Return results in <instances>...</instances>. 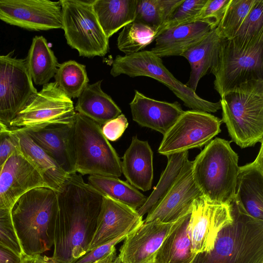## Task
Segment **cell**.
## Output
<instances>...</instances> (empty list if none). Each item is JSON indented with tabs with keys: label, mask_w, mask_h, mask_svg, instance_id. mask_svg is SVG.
<instances>
[{
	"label": "cell",
	"mask_w": 263,
	"mask_h": 263,
	"mask_svg": "<svg viewBox=\"0 0 263 263\" xmlns=\"http://www.w3.org/2000/svg\"><path fill=\"white\" fill-rule=\"evenodd\" d=\"M184 0H136L134 22L153 28L156 33Z\"/></svg>",
	"instance_id": "obj_31"
},
{
	"label": "cell",
	"mask_w": 263,
	"mask_h": 263,
	"mask_svg": "<svg viewBox=\"0 0 263 263\" xmlns=\"http://www.w3.org/2000/svg\"><path fill=\"white\" fill-rule=\"evenodd\" d=\"M0 243L17 254L24 255L11 216V210H0Z\"/></svg>",
	"instance_id": "obj_38"
},
{
	"label": "cell",
	"mask_w": 263,
	"mask_h": 263,
	"mask_svg": "<svg viewBox=\"0 0 263 263\" xmlns=\"http://www.w3.org/2000/svg\"><path fill=\"white\" fill-rule=\"evenodd\" d=\"M30 138L49 155L68 175L76 173L74 123L38 129H24Z\"/></svg>",
	"instance_id": "obj_20"
},
{
	"label": "cell",
	"mask_w": 263,
	"mask_h": 263,
	"mask_svg": "<svg viewBox=\"0 0 263 263\" xmlns=\"http://www.w3.org/2000/svg\"><path fill=\"white\" fill-rule=\"evenodd\" d=\"M62 24L67 44L80 56H104L109 39L104 33L94 11L92 1L61 0Z\"/></svg>",
	"instance_id": "obj_9"
},
{
	"label": "cell",
	"mask_w": 263,
	"mask_h": 263,
	"mask_svg": "<svg viewBox=\"0 0 263 263\" xmlns=\"http://www.w3.org/2000/svg\"><path fill=\"white\" fill-rule=\"evenodd\" d=\"M206 1L207 0H184L170 19L159 28L156 32V36L165 30L196 22L197 17Z\"/></svg>",
	"instance_id": "obj_36"
},
{
	"label": "cell",
	"mask_w": 263,
	"mask_h": 263,
	"mask_svg": "<svg viewBox=\"0 0 263 263\" xmlns=\"http://www.w3.org/2000/svg\"><path fill=\"white\" fill-rule=\"evenodd\" d=\"M233 221L231 202H214L203 195L196 199L187 226L193 252L198 254L211 251L219 232Z\"/></svg>",
	"instance_id": "obj_12"
},
{
	"label": "cell",
	"mask_w": 263,
	"mask_h": 263,
	"mask_svg": "<svg viewBox=\"0 0 263 263\" xmlns=\"http://www.w3.org/2000/svg\"><path fill=\"white\" fill-rule=\"evenodd\" d=\"M58 211L53 232L56 263H73L88 252L104 195L81 175H68L58 191Z\"/></svg>",
	"instance_id": "obj_1"
},
{
	"label": "cell",
	"mask_w": 263,
	"mask_h": 263,
	"mask_svg": "<svg viewBox=\"0 0 263 263\" xmlns=\"http://www.w3.org/2000/svg\"><path fill=\"white\" fill-rule=\"evenodd\" d=\"M212 29L208 23L196 21L165 30L155 39L151 51L160 58L181 56L188 48L203 39Z\"/></svg>",
	"instance_id": "obj_23"
},
{
	"label": "cell",
	"mask_w": 263,
	"mask_h": 263,
	"mask_svg": "<svg viewBox=\"0 0 263 263\" xmlns=\"http://www.w3.org/2000/svg\"><path fill=\"white\" fill-rule=\"evenodd\" d=\"M88 184L104 196L122 203L137 211L146 202L147 197L127 182L118 178L89 175Z\"/></svg>",
	"instance_id": "obj_30"
},
{
	"label": "cell",
	"mask_w": 263,
	"mask_h": 263,
	"mask_svg": "<svg viewBox=\"0 0 263 263\" xmlns=\"http://www.w3.org/2000/svg\"><path fill=\"white\" fill-rule=\"evenodd\" d=\"M223 40L217 27L213 28L203 39L181 55L187 59L191 68L185 85L195 92L200 80L210 73Z\"/></svg>",
	"instance_id": "obj_25"
},
{
	"label": "cell",
	"mask_w": 263,
	"mask_h": 263,
	"mask_svg": "<svg viewBox=\"0 0 263 263\" xmlns=\"http://www.w3.org/2000/svg\"><path fill=\"white\" fill-rule=\"evenodd\" d=\"M190 213L169 222L158 219L143 222L124 240L118 255L122 263H153L164 240L178 229Z\"/></svg>",
	"instance_id": "obj_14"
},
{
	"label": "cell",
	"mask_w": 263,
	"mask_h": 263,
	"mask_svg": "<svg viewBox=\"0 0 263 263\" xmlns=\"http://www.w3.org/2000/svg\"><path fill=\"white\" fill-rule=\"evenodd\" d=\"M202 195L192 176V161L187 159L173 185L149 210L143 222L175 220L190 213L194 200Z\"/></svg>",
	"instance_id": "obj_16"
},
{
	"label": "cell",
	"mask_w": 263,
	"mask_h": 263,
	"mask_svg": "<svg viewBox=\"0 0 263 263\" xmlns=\"http://www.w3.org/2000/svg\"><path fill=\"white\" fill-rule=\"evenodd\" d=\"M58 211L57 193L47 187L32 189L16 201L11 216L24 255L41 254L50 250Z\"/></svg>",
	"instance_id": "obj_2"
},
{
	"label": "cell",
	"mask_w": 263,
	"mask_h": 263,
	"mask_svg": "<svg viewBox=\"0 0 263 263\" xmlns=\"http://www.w3.org/2000/svg\"><path fill=\"white\" fill-rule=\"evenodd\" d=\"M221 119L207 112L184 111L163 135L158 152L167 156L194 148H200L221 132Z\"/></svg>",
	"instance_id": "obj_11"
},
{
	"label": "cell",
	"mask_w": 263,
	"mask_h": 263,
	"mask_svg": "<svg viewBox=\"0 0 263 263\" xmlns=\"http://www.w3.org/2000/svg\"><path fill=\"white\" fill-rule=\"evenodd\" d=\"M122 159V173L129 184L144 192L149 190L153 180V153L148 142L133 136Z\"/></svg>",
	"instance_id": "obj_22"
},
{
	"label": "cell",
	"mask_w": 263,
	"mask_h": 263,
	"mask_svg": "<svg viewBox=\"0 0 263 263\" xmlns=\"http://www.w3.org/2000/svg\"><path fill=\"white\" fill-rule=\"evenodd\" d=\"M54 78L58 87L71 99L78 98L89 82L85 65L74 60L60 64Z\"/></svg>",
	"instance_id": "obj_33"
},
{
	"label": "cell",
	"mask_w": 263,
	"mask_h": 263,
	"mask_svg": "<svg viewBox=\"0 0 263 263\" xmlns=\"http://www.w3.org/2000/svg\"><path fill=\"white\" fill-rule=\"evenodd\" d=\"M37 187H49L21 152L14 153L3 165L0 172V210H11L23 194Z\"/></svg>",
	"instance_id": "obj_17"
},
{
	"label": "cell",
	"mask_w": 263,
	"mask_h": 263,
	"mask_svg": "<svg viewBox=\"0 0 263 263\" xmlns=\"http://www.w3.org/2000/svg\"><path fill=\"white\" fill-rule=\"evenodd\" d=\"M25 62L32 82L39 85L48 83L60 64L43 36L33 39Z\"/></svg>",
	"instance_id": "obj_28"
},
{
	"label": "cell",
	"mask_w": 263,
	"mask_h": 263,
	"mask_svg": "<svg viewBox=\"0 0 263 263\" xmlns=\"http://www.w3.org/2000/svg\"><path fill=\"white\" fill-rule=\"evenodd\" d=\"M20 151L19 139L14 129L0 132V167L12 154Z\"/></svg>",
	"instance_id": "obj_41"
},
{
	"label": "cell",
	"mask_w": 263,
	"mask_h": 263,
	"mask_svg": "<svg viewBox=\"0 0 263 263\" xmlns=\"http://www.w3.org/2000/svg\"><path fill=\"white\" fill-rule=\"evenodd\" d=\"M133 120L142 127L164 135L183 113L178 102L169 103L154 100L138 90L129 103Z\"/></svg>",
	"instance_id": "obj_21"
},
{
	"label": "cell",
	"mask_w": 263,
	"mask_h": 263,
	"mask_svg": "<svg viewBox=\"0 0 263 263\" xmlns=\"http://www.w3.org/2000/svg\"><path fill=\"white\" fill-rule=\"evenodd\" d=\"M128 125L127 118L124 115L121 114L117 118L104 124L102 131L108 140L115 141L122 136Z\"/></svg>",
	"instance_id": "obj_42"
},
{
	"label": "cell",
	"mask_w": 263,
	"mask_h": 263,
	"mask_svg": "<svg viewBox=\"0 0 263 263\" xmlns=\"http://www.w3.org/2000/svg\"><path fill=\"white\" fill-rule=\"evenodd\" d=\"M220 102L232 141L241 148L263 142V79L235 87Z\"/></svg>",
	"instance_id": "obj_4"
},
{
	"label": "cell",
	"mask_w": 263,
	"mask_h": 263,
	"mask_svg": "<svg viewBox=\"0 0 263 263\" xmlns=\"http://www.w3.org/2000/svg\"><path fill=\"white\" fill-rule=\"evenodd\" d=\"M76 172L81 175L118 178L121 161L103 134L101 125L76 112L74 122Z\"/></svg>",
	"instance_id": "obj_7"
},
{
	"label": "cell",
	"mask_w": 263,
	"mask_h": 263,
	"mask_svg": "<svg viewBox=\"0 0 263 263\" xmlns=\"http://www.w3.org/2000/svg\"><path fill=\"white\" fill-rule=\"evenodd\" d=\"M188 156L189 151H187L166 156L167 165L162 173L159 182L145 203L137 210L140 216L143 217L167 192L179 176Z\"/></svg>",
	"instance_id": "obj_32"
},
{
	"label": "cell",
	"mask_w": 263,
	"mask_h": 263,
	"mask_svg": "<svg viewBox=\"0 0 263 263\" xmlns=\"http://www.w3.org/2000/svg\"><path fill=\"white\" fill-rule=\"evenodd\" d=\"M136 228L128 231L115 239L88 252L73 263H95L103 259L116 249L115 246L117 244L124 240L127 235Z\"/></svg>",
	"instance_id": "obj_40"
},
{
	"label": "cell",
	"mask_w": 263,
	"mask_h": 263,
	"mask_svg": "<svg viewBox=\"0 0 263 263\" xmlns=\"http://www.w3.org/2000/svg\"><path fill=\"white\" fill-rule=\"evenodd\" d=\"M0 20L29 30L63 29L60 1L0 0Z\"/></svg>",
	"instance_id": "obj_15"
},
{
	"label": "cell",
	"mask_w": 263,
	"mask_h": 263,
	"mask_svg": "<svg viewBox=\"0 0 263 263\" xmlns=\"http://www.w3.org/2000/svg\"><path fill=\"white\" fill-rule=\"evenodd\" d=\"M102 80L88 84L79 96L75 110L100 125L117 118L122 111L101 87Z\"/></svg>",
	"instance_id": "obj_26"
},
{
	"label": "cell",
	"mask_w": 263,
	"mask_h": 263,
	"mask_svg": "<svg viewBox=\"0 0 263 263\" xmlns=\"http://www.w3.org/2000/svg\"><path fill=\"white\" fill-rule=\"evenodd\" d=\"M8 127L0 121V132L8 129Z\"/></svg>",
	"instance_id": "obj_46"
},
{
	"label": "cell",
	"mask_w": 263,
	"mask_h": 263,
	"mask_svg": "<svg viewBox=\"0 0 263 263\" xmlns=\"http://www.w3.org/2000/svg\"><path fill=\"white\" fill-rule=\"evenodd\" d=\"M10 55H0V121L7 127L37 92L25 59L12 58Z\"/></svg>",
	"instance_id": "obj_13"
},
{
	"label": "cell",
	"mask_w": 263,
	"mask_h": 263,
	"mask_svg": "<svg viewBox=\"0 0 263 263\" xmlns=\"http://www.w3.org/2000/svg\"><path fill=\"white\" fill-rule=\"evenodd\" d=\"M230 1V0H207L196 21L205 22L212 29L216 28Z\"/></svg>",
	"instance_id": "obj_39"
},
{
	"label": "cell",
	"mask_w": 263,
	"mask_h": 263,
	"mask_svg": "<svg viewBox=\"0 0 263 263\" xmlns=\"http://www.w3.org/2000/svg\"><path fill=\"white\" fill-rule=\"evenodd\" d=\"M137 211L104 195V201L88 252L141 225Z\"/></svg>",
	"instance_id": "obj_18"
},
{
	"label": "cell",
	"mask_w": 263,
	"mask_h": 263,
	"mask_svg": "<svg viewBox=\"0 0 263 263\" xmlns=\"http://www.w3.org/2000/svg\"><path fill=\"white\" fill-rule=\"evenodd\" d=\"M2 166L0 167V172H1V170H2Z\"/></svg>",
	"instance_id": "obj_48"
},
{
	"label": "cell",
	"mask_w": 263,
	"mask_h": 263,
	"mask_svg": "<svg viewBox=\"0 0 263 263\" xmlns=\"http://www.w3.org/2000/svg\"><path fill=\"white\" fill-rule=\"evenodd\" d=\"M233 221L218 234L213 249L194 263H263V220L231 202Z\"/></svg>",
	"instance_id": "obj_3"
},
{
	"label": "cell",
	"mask_w": 263,
	"mask_h": 263,
	"mask_svg": "<svg viewBox=\"0 0 263 263\" xmlns=\"http://www.w3.org/2000/svg\"><path fill=\"white\" fill-rule=\"evenodd\" d=\"M22 256L0 243V263H21Z\"/></svg>",
	"instance_id": "obj_43"
},
{
	"label": "cell",
	"mask_w": 263,
	"mask_h": 263,
	"mask_svg": "<svg viewBox=\"0 0 263 263\" xmlns=\"http://www.w3.org/2000/svg\"><path fill=\"white\" fill-rule=\"evenodd\" d=\"M255 160L239 166L234 200L249 215L263 220V142Z\"/></svg>",
	"instance_id": "obj_19"
},
{
	"label": "cell",
	"mask_w": 263,
	"mask_h": 263,
	"mask_svg": "<svg viewBox=\"0 0 263 263\" xmlns=\"http://www.w3.org/2000/svg\"><path fill=\"white\" fill-rule=\"evenodd\" d=\"M112 263H122L119 256H117Z\"/></svg>",
	"instance_id": "obj_47"
},
{
	"label": "cell",
	"mask_w": 263,
	"mask_h": 263,
	"mask_svg": "<svg viewBox=\"0 0 263 263\" xmlns=\"http://www.w3.org/2000/svg\"><path fill=\"white\" fill-rule=\"evenodd\" d=\"M92 4L108 39L135 20L136 0H95Z\"/></svg>",
	"instance_id": "obj_27"
},
{
	"label": "cell",
	"mask_w": 263,
	"mask_h": 263,
	"mask_svg": "<svg viewBox=\"0 0 263 263\" xmlns=\"http://www.w3.org/2000/svg\"><path fill=\"white\" fill-rule=\"evenodd\" d=\"M156 36L153 28L133 22L125 26L119 33L117 46L125 55L134 54L150 44Z\"/></svg>",
	"instance_id": "obj_34"
},
{
	"label": "cell",
	"mask_w": 263,
	"mask_h": 263,
	"mask_svg": "<svg viewBox=\"0 0 263 263\" xmlns=\"http://www.w3.org/2000/svg\"><path fill=\"white\" fill-rule=\"evenodd\" d=\"M190 216L164 240L153 263H194L198 254L193 251L187 232Z\"/></svg>",
	"instance_id": "obj_29"
},
{
	"label": "cell",
	"mask_w": 263,
	"mask_h": 263,
	"mask_svg": "<svg viewBox=\"0 0 263 263\" xmlns=\"http://www.w3.org/2000/svg\"><path fill=\"white\" fill-rule=\"evenodd\" d=\"M76 111L73 101L55 82L43 85L9 123L17 128L38 129L48 126L71 124Z\"/></svg>",
	"instance_id": "obj_10"
},
{
	"label": "cell",
	"mask_w": 263,
	"mask_h": 263,
	"mask_svg": "<svg viewBox=\"0 0 263 263\" xmlns=\"http://www.w3.org/2000/svg\"><path fill=\"white\" fill-rule=\"evenodd\" d=\"M257 0H230L217 29L223 39L234 37Z\"/></svg>",
	"instance_id": "obj_35"
},
{
	"label": "cell",
	"mask_w": 263,
	"mask_h": 263,
	"mask_svg": "<svg viewBox=\"0 0 263 263\" xmlns=\"http://www.w3.org/2000/svg\"><path fill=\"white\" fill-rule=\"evenodd\" d=\"M117 256L116 249H115L108 256L95 263H112Z\"/></svg>",
	"instance_id": "obj_45"
},
{
	"label": "cell",
	"mask_w": 263,
	"mask_h": 263,
	"mask_svg": "<svg viewBox=\"0 0 263 263\" xmlns=\"http://www.w3.org/2000/svg\"><path fill=\"white\" fill-rule=\"evenodd\" d=\"M231 142L216 138L192 161V176L203 196L211 201L230 203L234 198L238 156Z\"/></svg>",
	"instance_id": "obj_5"
},
{
	"label": "cell",
	"mask_w": 263,
	"mask_h": 263,
	"mask_svg": "<svg viewBox=\"0 0 263 263\" xmlns=\"http://www.w3.org/2000/svg\"><path fill=\"white\" fill-rule=\"evenodd\" d=\"M111 66L110 74L114 77L124 74L130 77L146 76L157 80L182 100L184 105L192 110L210 113L221 108L220 101L215 103L203 99L178 81L165 67L161 59L151 50L117 55Z\"/></svg>",
	"instance_id": "obj_8"
},
{
	"label": "cell",
	"mask_w": 263,
	"mask_h": 263,
	"mask_svg": "<svg viewBox=\"0 0 263 263\" xmlns=\"http://www.w3.org/2000/svg\"><path fill=\"white\" fill-rule=\"evenodd\" d=\"M210 73L220 97L242 83L263 79V34L250 40L223 39Z\"/></svg>",
	"instance_id": "obj_6"
},
{
	"label": "cell",
	"mask_w": 263,
	"mask_h": 263,
	"mask_svg": "<svg viewBox=\"0 0 263 263\" xmlns=\"http://www.w3.org/2000/svg\"><path fill=\"white\" fill-rule=\"evenodd\" d=\"M262 34L263 0H257L234 37L250 40Z\"/></svg>",
	"instance_id": "obj_37"
},
{
	"label": "cell",
	"mask_w": 263,
	"mask_h": 263,
	"mask_svg": "<svg viewBox=\"0 0 263 263\" xmlns=\"http://www.w3.org/2000/svg\"><path fill=\"white\" fill-rule=\"evenodd\" d=\"M21 263H56L51 258L45 255L42 256L41 254L33 255H23L22 256Z\"/></svg>",
	"instance_id": "obj_44"
},
{
	"label": "cell",
	"mask_w": 263,
	"mask_h": 263,
	"mask_svg": "<svg viewBox=\"0 0 263 263\" xmlns=\"http://www.w3.org/2000/svg\"><path fill=\"white\" fill-rule=\"evenodd\" d=\"M23 156L35 167L48 186L58 191L68 176L57 162L39 146L23 128L14 129Z\"/></svg>",
	"instance_id": "obj_24"
}]
</instances>
